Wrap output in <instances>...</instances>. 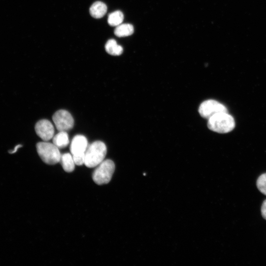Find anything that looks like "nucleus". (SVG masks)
<instances>
[{
	"label": "nucleus",
	"instance_id": "39448f33",
	"mask_svg": "<svg viewBox=\"0 0 266 266\" xmlns=\"http://www.w3.org/2000/svg\"><path fill=\"white\" fill-rule=\"evenodd\" d=\"M222 112H228L227 107L214 100H204L200 104L199 108V112L200 116L207 119L213 115Z\"/></svg>",
	"mask_w": 266,
	"mask_h": 266
},
{
	"label": "nucleus",
	"instance_id": "0eeeda50",
	"mask_svg": "<svg viewBox=\"0 0 266 266\" xmlns=\"http://www.w3.org/2000/svg\"><path fill=\"white\" fill-rule=\"evenodd\" d=\"M37 135L44 141L52 139L54 135V128L50 121L42 119L38 121L35 126Z\"/></svg>",
	"mask_w": 266,
	"mask_h": 266
},
{
	"label": "nucleus",
	"instance_id": "6e6552de",
	"mask_svg": "<svg viewBox=\"0 0 266 266\" xmlns=\"http://www.w3.org/2000/svg\"><path fill=\"white\" fill-rule=\"evenodd\" d=\"M88 146L86 137L81 134H78L72 138L70 151L72 155H84Z\"/></svg>",
	"mask_w": 266,
	"mask_h": 266
},
{
	"label": "nucleus",
	"instance_id": "f3484780",
	"mask_svg": "<svg viewBox=\"0 0 266 266\" xmlns=\"http://www.w3.org/2000/svg\"><path fill=\"white\" fill-rule=\"evenodd\" d=\"M22 145H20V144L17 145V146H15L14 150H13V151H11L10 153H15V152H16V151L17 150V149H18L19 147H22Z\"/></svg>",
	"mask_w": 266,
	"mask_h": 266
},
{
	"label": "nucleus",
	"instance_id": "2eb2a0df",
	"mask_svg": "<svg viewBox=\"0 0 266 266\" xmlns=\"http://www.w3.org/2000/svg\"><path fill=\"white\" fill-rule=\"evenodd\" d=\"M256 185L258 190L266 196V173L262 174L258 177Z\"/></svg>",
	"mask_w": 266,
	"mask_h": 266
},
{
	"label": "nucleus",
	"instance_id": "7ed1b4c3",
	"mask_svg": "<svg viewBox=\"0 0 266 266\" xmlns=\"http://www.w3.org/2000/svg\"><path fill=\"white\" fill-rule=\"evenodd\" d=\"M37 153L41 160L48 165H55L60 162L61 154L59 148L53 143L46 141L36 144Z\"/></svg>",
	"mask_w": 266,
	"mask_h": 266
},
{
	"label": "nucleus",
	"instance_id": "20e7f679",
	"mask_svg": "<svg viewBox=\"0 0 266 266\" xmlns=\"http://www.w3.org/2000/svg\"><path fill=\"white\" fill-rule=\"evenodd\" d=\"M97 166L92 175L94 181L100 185L109 183L115 170L114 162L107 159L103 160Z\"/></svg>",
	"mask_w": 266,
	"mask_h": 266
},
{
	"label": "nucleus",
	"instance_id": "9d476101",
	"mask_svg": "<svg viewBox=\"0 0 266 266\" xmlns=\"http://www.w3.org/2000/svg\"><path fill=\"white\" fill-rule=\"evenodd\" d=\"M60 162L65 171L70 172L74 169L75 164L71 154L66 153L61 154Z\"/></svg>",
	"mask_w": 266,
	"mask_h": 266
},
{
	"label": "nucleus",
	"instance_id": "dca6fc26",
	"mask_svg": "<svg viewBox=\"0 0 266 266\" xmlns=\"http://www.w3.org/2000/svg\"><path fill=\"white\" fill-rule=\"evenodd\" d=\"M261 213L263 217L266 220V200H265L262 205Z\"/></svg>",
	"mask_w": 266,
	"mask_h": 266
},
{
	"label": "nucleus",
	"instance_id": "1a4fd4ad",
	"mask_svg": "<svg viewBox=\"0 0 266 266\" xmlns=\"http://www.w3.org/2000/svg\"><path fill=\"white\" fill-rule=\"evenodd\" d=\"M90 13L95 18L102 17L107 11V6L101 1H96L90 8Z\"/></svg>",
	"mask_w": 266,
	"mask_h": 266
},
{
	"label": "nucleus",
	"instance_id": "4468645a",
	"mask_svg": "<svg viewBox=\"0 0 266 266\" xmlns=\"http://www.w3.org/2000/svg\"><path fill=\"white\" fill-rule=\"evenodd\" d=\"M124 20V15L119 10L111 13L108 16L107 22L111 26H117L121 24Z\"/></svg>",
	"mask_w": 266,
	"mask_h": 266
},
{
	"label": "nucleus",
	"instance_id": "f03ea898",
	"mask_svg": "<svg viewBox=\"0 0 266 266\" xmlns=\"http://www.w3.org/2000/svg\"><path fill=\"white\" fill-rule=\"evenodd\" d=\"M106 152V146L101 141L88 145L85 153V165L90 168L97 166L104 160Z\"/></svg>",
	"mask_w": 266,
	"mask_h": 266
},
{
	"label": "nucleus",
	"instance_id": "9b49d317",
	"mask_svg": "<svg viewBox=\"0 0 266 266\" xmlns=\"http://www.w3.org/2000/svg\"><path fill=\"white\" fill-rule=\"evenodd\" d=\"M52 141L59 148H64L66 147L69 142L68 135L66 131H60L54 135Z\"/></svg>",
	"mask_w": 266,
	"mask_h": 266
},
{
	"label": "nucleus",
	"instance_id": "f257e3e1",
	"mask_svg": "<svg viewBox=\"0 0 266 266\" xmlns=\"http://www.w3.org/2000/svg\"><path fill=\"white\" fill-rule=\"evenodd\" d=\"M235 121L228 112L218 113L208 119L207 127L211 131L220 133L230 132L235 127Z\"/></svg>",
	"mask_w": 266,
	"mask_h": 266
},
{
	"label": "nucleus",
	"instance_id": "f8f14e48",
	"mask_svg": "<svg viewBox=\"0 0 266 266\" xmlns=\"http://www.w3.org/2000/svg\"><path fill=\"white\" fill-rule=\"evenodd\" d=\"M105 49L107 53L113 56L120 55L123 52V47L118 45L115 40H108L105 44Z\"/></svg>",
	"mask_w": 266,
	"mask_h": 266
},
{
	"label": "nucleus",
	"instance_id": "423d86ee",
	"mask_svg": "<svg viewBox=\"0 0 266 266\" xmlns=\"http://www.w3.org/2000/svg\"><path fill=\"white\" fill-rule=\"evenodd\" d=\"M56 129L60 131H67L71 129L74 125V120L71 114L67 110L61 109L56 111L52 117Z\"/></svg>",
	"mask_w": 266,
	"mask_h": 266
},
{
	"label": "nucleus",
	"instance_id": "ddd939ff",
	"mask_svg": "<svg viewBox=\"0 0 266 266\" xmlns=\"http://www.w3.org/2000/svg\"><path fill=\"white\" fill-rule=\"evenodd\" d=\"M134 29L132 25L130 24H121L116 26L115 35L118 37H125L131 35L133 33Z\"/></svg>",
	"mask_w": 266,
	"mask_h": 266
}]
</instances>
